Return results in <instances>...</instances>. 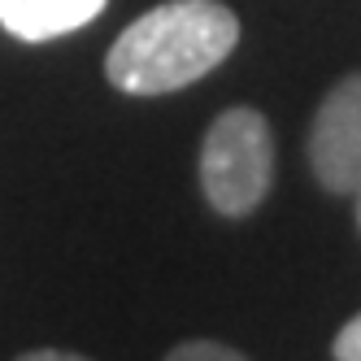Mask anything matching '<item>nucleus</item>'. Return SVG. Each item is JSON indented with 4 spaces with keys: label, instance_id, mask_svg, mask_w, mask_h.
Wrapping results in <instances>:
<instances>
[{
    "label": "nucleus",
    "instance_id": "nucleus-1",
    "mask_svg": "<svg viewBox=\"0 0 361 361\" xmlns=\"http://www.w3.org/2000/svg\"><path fill=\"white\" fill-rule=\"evenodd\" d=\"M240 44V18L218 0H166L126 27L109 57L105 74L126 96L178 92L209 70H218Z\"/></svg>",
    "mask_w": 361,
    "mask_h": 361
},
{
    "label": "nucleus",
    "instance_id": "nucleus-2",
    "mask_svg": "<svg viewBox=\"0 0 361 361\" xmlns=\"http://www.w3.org/2000/svg\"><path fill=\"white\" fill-rule=\"evenodd\" d=\"M274 178L270 122L257 109H226L214 118L200 144V188L204 200L226 218H244L266 200Z\"/></svg>",
    "mask_w": 361,
    "mask_h": 361
},
{
    "label": "nucleus",
    "instance_id": "nucleus-3",
    "mask_svg": "<svg viewBox=\"0 0 361 361\" xmlns=\"http://www.w3.org/2000/svg\"><path fill=\"white\" fill-rule=\"evenodd\" d=\"M309 166L326 192H344L361 183V74L340 79L314 114L309 126Z\"/></svg>",
    "mask_w": 361,
    "mask_h": 361
},
{
    "label": "nucleus",
    "instance_id": "nucleus-4",
    "mask_svg": "<svg viewBox=\"0 0 361 361\" xmlns=\"http://www.w3.org/2000/svg\"><path fill=\"white\" fill-rule=\"evenodd\" d=\"M109 0H0V27L13 39L44 44L87 27L92 18L105 13Z\"/></svg>",
    "mask_w": 361,
    "mask_h": 361
},
{
    "label": "nucleus",
    "instance_id": "nucleus-5",
    "mask_svg": "<svg viewBox=\"0 0 361 361\" xmlns=\"http://www.w3.org/2000/svg\"><path fill=\"white\" fill-rule=\"evenodd\" d=\"M166 361H248V357H240L226 344H214V340H188V344H178Z\"/></svg>",
    "mask_w": 361,
    "mask_h": 361
},
{
    "label": "nucleus",
    "instance_id": "nucleus-6",
    "mask_svg": "<svg viewBox=\"0 0 361 361\" xmlns=\"http://www.w3.org/2000/svg\"><path fill=\"white\" fill-rule=\"evenodd\" d=\"M335 361H361V314L344 322L335 335Z\"/></svg>",
    "mask_w": 361,
    "mask_h": 361
},
{
    "label": "nucleus",
    "instance_id": "nucleus-7",
    "mask_svg": "<svg viewBox=\"0 0 361 361\" xmlns=\"http://www.w3.org/2000/svg\"><path fill=\"white\" fill-rule=\"evenodd\" d=\"M18 361H87L79 353H61V348H35V353H22Z\"/></svg>",
    "mask_w": 361,
    "mask_h": 361
},
{
    "label": "nucleus",
    "instance_id": "nucleus-8",
    "mask_svg": "<svg viewBox=\"0 0 361 361\" xmlns=\"http://www.w3.org/2000/svg\"><path fill=\"white\" fill-rule=\"evenodd\" d=\"M353 200H357V226H361V183L353 188Z\"/></svg>",
    "mask_w": 361,
    "mask_h": 361
}]
</instances>
